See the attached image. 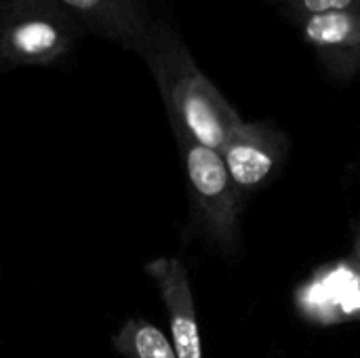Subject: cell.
<instances>
[{"label": "cell", "mask_w": 360, "mask_h": 358, "mask_svg": "<svg viewBox=\"0 0 360 358\" xmlns=\"http://www.w3.org/2000/svg\"><path fill=\"white\" fill-rule=\"evenodd\" d=\"M139 55L162 95L175 137L221 152L243 118L198 68L179 34L167 21L154 19Z\"/></svg>", "instance_id": "6da1fadb"}, {"label": "cell", "mask_w": 360, "mask_h": 358, "mask_svg": "<svg viewBox=\"0 0 360 358\" xmlns=\"http://www.w3.org/2000/svg\"><path fill=\"white\" fill-rule=\"evenodd\" d=\"M84 36L82 23L57 0H0V72L53 65Z\"/></svg>", "instance_id": "7a4b0ae2"}, {"label": "cell", "mask_w": 360, "mask_h": 358, "mask_svg": "<svg viewBox=\"0 0 360 358\" xmlns=\"http://www.w3.org/2000/svg\"><path fill=\"white\" fill-rule=\"evenodd\" d=\"M175 139L184 156L192 205L205 234L221 249H232L238 238L240 192L221 154L188 137Z\"/></svg>", "instance_id": "3957f363"}, {"label": "cell", "mask_w": 360, "mask_h": 358, "mask_svg": "<svg viewBox=\"0 0 360 358\" xmlns=\"http://www.w3.org/2000/svg\"><path fill=\"white\" fill-rule=\"evenodd\" d=\"M226 169L238 192L268 184L287 154V137L270 122H240L221 148Z\"/></svg>", "instance_id": "277c9868"}, {"label": "cell", "mask_w": 360, "mask_h": 358, "mask_svg": "<svg viewBox=\"0 0 360 358\" xmlns=\"http://www.w3.org/2000/svg\"><path fill=\"white\" fill-rule=\"evenodd\" d=\"M84 27L86 34L99 36L118 44L124 51L139 55L154 17L143 0H57Z\"/></svg>", "instance_id": "5b68a950"}, {"label": "cell", "mask_w": 360, "mask_h": 358, "mask_svg": "<svg viewBox=\"0 0 360 358\" xmlns=\"http://www.w3.org/2000/svg\"><path fill=\"white\" fill-rule=\"evenodd\" d=\"M325 72L335 80L360 74V13H329L295 25Z\"/></svg>", "instance_id": "8992f818"}, {"label": "cell", "mask_w": 360, "mask_h": 358, "mask_svg": "<svg viewBox=\"0 0 360 358\" xmlns=\"http://www.w3.org/2000/svg\"><path fill=\"white\" fill-rule=\"evenodd\" d=\"M148 274L156 281L165 302L171 325V342L177 358H202L194 295L186 266L177 257H158L148 264Z\"/></svg>", "instance_id": "52a82bcc"}, {"label": "cell", "mask_w": 360, "mask_h": 358, "mask_svg": "<svg viewBox=\"0 0 360 358\" xmlns=\"http://www.w3.org/2000/svg\"><path fill=\"white\" fill-rule=\"evenodd\" d=\"M114 348L124 358H177L173 342L143 319L127 321L114 335Z\"/></svg>", "instance_id": "ba28073f"}, {"label": "cell", "mask_w": 360, "mask_h": 358, "mask_svg": "<svg viewBox=\"0 0 360 358\" xmlns=\"http://www.w3.org/2000/svg\"><path fill=\"white\" fill-rule=\"evenodd\" d=\"M278 4L295 25L329 13H360V0H278Z\"/></svg>", "instance_id": "9c48e42d"}, {"label": "cell", "mask_w": 360, "mask_h": 358, "mask_svg": "<svg viewBox=\"0 0 360 358\" xmlns=\"http://www.w3.org/2000/svg\"><path fill=\"white\" fill-rule=\"evenodd\" d=\"M354 264L360 270V226H359V236H356V247H354Z\"/></svg>", "instance_id": "30bf717a"}]
</instances>
